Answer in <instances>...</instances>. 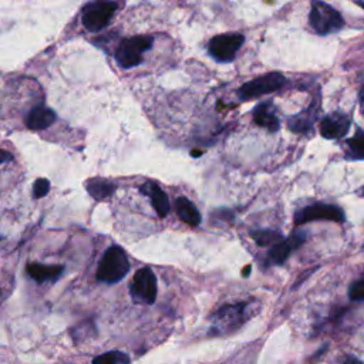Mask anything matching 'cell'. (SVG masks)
Here are the masks:
<instances>
[{
	"instance_id": "cell-15",
	"label": "cell",
	"mask_w": 364,
	"mask_h": 364,
	"mask_svg": "<svg viewBox=\"0 0 364 364\" xmlns=\"http://www.w3.org/2000/svg\"><path fill=\"white\" fill-rule=\"evenodd\" d=\"M27 274L36 280L37 283H44V282H54L57 280L63 272L64 266L61 264H40V263H28L26 266Z\"/></svg>"
},
{
	"instance_id": "cell-4",
	"label": "cell",
	"mask_w": 364,
	"mask_h": 364,
	"mask_svg": "<svg viewBox=\"0 0 364 364\" xmlns=\"http://www.w3.org/2000/svg\"><path fill=\"white\" fill-rule=\"evenodd\" d=\"M117 11V4L109 0H94L82 9L81 23L88 31H100L108 26Z\"/></svg>"
},
{
	"instance_id": "cell-2",
	"label": "cell",
	"mask_w": 364,
	"mask_h": 364,
	"mask_svg": "<svg viewBox=\"0 0 364 364\" xmlns=\"http://www.w3.org/2000/svg\"><path fill=\"white\" fill-rule=\"evenodd\" d=\"M309 21L313 30L321 36L334 33L344 26V20L341 14L333 9L330 4L321 0H313Z\"/></svg>"
},
{
	"instance_id": "cell-20",
	"label": "cell",
	"mask_w": 364,
	"mask_h": 364,
	"mask_svg": "<svg viewBox=\"0 0 364 364\" xmlns=\"http://www.w3.org/2000/svg\"><path fill=\"white\" fill-rule=\"evenodd\" d=\"M252 239L256 242V245L259 246H269V245H274L276 242L282 240L283 236L273 230V229H257V230H252L250 232Z\"/></svg>"
},
{
	"instance_id": "cell-27",
	"label": "cell",
	"mask_w": 364,
	"mask_h": 364,
	"mask_svg": "<svg viewBox=\"0 0 364 364\" xmlns=\"http://www.w3.org/2000/svg\"><path fill=\"white\" fill-rule=\"evenodd\" d=\"M360 101H363L364 102V87L361 88V91H360Z\"/></svg>"
},
{
	"instance_id": "cell-13",
	"label": "cell",
	"mask_w": 364,
	"mask_h": 364,
	"mask_svg": "<svg viewBox=\"0 0 364 364\" xmlns=\"http://www.w3.org/2000/svg\"><path fill=\"white\" fill-rule=\"evenodd\" d=\"M253 121L259 127H262L270 132H276L280 128V121L277 118L276 108L272 101H263L255 107Z\"/></svg>"
},
{
	"instance_id": "cell-10",
	"label": "cell",
	"mask_w": 364,
	"mask_h": 364,
	"mask_svg": "<svg viewBox=\"0 0 364 364\" xmlns=\"http://www.w3.org/2000/svg\"><path fill=\"white\" fill-rule=\"evenodd\" d=\"M307 239V233L304 230H294L287 239H282L279 242H276L272 249L269 250L267 253V257H266V263L267 264H282L286 262V259L289 257L290 252L293 249H297L300 247Z\"/></svg>"
},
{
	"instance_id": "cell-26",
	"label": "cell",
	"mask_w": 364,
	"mask_h": 364,
	"mask_svg": "<svg viewBox=\"0 0 364 364\" xmlns=\"http://www.w3.org/2000/svg\"><path fill=\"white\" fill-rule=\"evenodd\" d=\"M250 269H252V267H250V264H249V266H246V267L243 269V276H247V274H249V272H250Z\"/></svg>"
},
{
	"instance_id": "cell-18",
	"label": "cell",
	"mask_w": 364,
	"mask_h": 364,
	"mask_svg": "<svg viewBox=\"0 0 364 364\" xmlns=\"http://www.w3.org/2000/svg\"><path fill=\"white\" fill-rule=\"evenodd\" d=\"M175 208H176V213L182 222L188 223L192 228H195L200 223V213L188 198H183V196L178 198L175 202Z\"/></svg>"
},
{
	"instance_id": "cell-12",
	"label": "cell",
	"mask_w": 364,
	"mask_h": 364,
	"mask_svg": "<svg viewBox=\"0 0 364 364\" xmlns=\"http://www.w3.org/2000/svg\"><path fill=\"white\" fill-rule=\"evenodd\" d=\"M317 102L314 101L309 108L304 111L294 114L293 117H289L287 119V127L290 131L301 135H307L313 131L314 122L317 119Z\"/></svg>"
},
{
	"instance_id": "cell-24",
	"label": "cell",
	"mask_w": 364,
	"mask_h": 364,
	"mask_svg": "<svg viewBox=\"0 0 364 364\" xmlns=\"http://www.w3.org/2000/svg\"><path fill=\"white\" fill-rule=\"evenodd\" d=\"M13 159V155L9 152V151H4V149H0V165L4 164V162H9Z\"/></svg>"
},
{
	"instance_id": "cell-19",
	"label": "cell",
	"mask_w": 364,
	"mask_h": 364,
	"mask_svg": "<svg viewBox=\"0 0 364 364\" xmlns=\"http://www.w3.org/2000/svg\"><path fill=\"white\" fill-rule=\"evenodd\" d=\"M347 156L350 159H364V131H357L347 139Z\"/></svg>"
},
{
	"instance_id": "cell-11",
	"label": "cell",
	"mask_w": 364,
	"mask_h": 364,
	"mask_svg": "<svg viewBox=\"0 0 364 364\" xmlns=\"http://www.w3.org/2000/svg\"><path fill=\"white\" fill-rule=\"evenodd\" d=\"M351 121L343 112H333L324 117L320 122V134L326 139H338L350 129Z\"/></svg>"
},
{
	"instance_id": "cell-6",
	"label": "cell",
	"mask_w": 364,
	"mask_h": 364,
	"mask_svg": "<svg viewBox=\"0 0 364 364\" xmlns=\"http://www.w3.org/2000/svg\"><path fill=\"white\" fill-rule=\"evenodd\" d=\"M286 84V77L280 73H267L255 80L245 82L237 90V97L240 101H247L257 98L264 94H270L273 91L280 90Z\"/></svg>"
},
{
	"instance_id": "cell-8",
	"label": "cell",
	"mask_w": 364,
	"mask_h": 364,
	"mask_svg": "<svg viewBox=\"0 0 364 364\" xmlns=\"http://www.w3.org/2000/svg\"><path fill=\"white\" fill-rule=\"evenodd\" d=\"M129 293L136 303L152 304L156 299V277L149 267H141L132 277Z\"/></svg>"
},
{
	"instance_id": "cell-25",
	"label": "cell",
	"mask_w": 364,
	"mask_h": 364,
	"mask_svg": "<svg viewBox=\"0 0 364 364\" xmlns=\"http://www.w3.org/2000/svg\"><path fill=\"white\" fill-rule=\"evenodd\" d=\"M203 152L202 151H199V149H193L192 151V156H199V155H202Z\"/></svg>"
},
{
	"instance_id": "cell-17",
	"label": "cell",
	"mask_w": 364,
	"mask_h": 364,
	"mask_svg": "<svg viewBox=\"0 0 364 364\" xmlns=\"http://www.w3.org/2000/svg\"><path fill=\"white\" fill-rule=\"evenodd\" d=\"M85 189L95 200H102L115 192L117 185L104 178H90L85 182Z\"/></svg>"
},
{
	"instance_id": "cell-9",
	"label": "cell",
	"mask_w": 364,
	"mask_h": 364,
	"mask_svg": "<svg viewBox=\"0 0 364 364\" xmlns=\"http://www.w3.org/2000/svg\"><path fill=\"white\" fill-rule=\"evenodd\" d=\"M243 41H245V37L240 33L219 34L209 41L208 51L216 61L229 63L235 58Z\"/></svg>"
},
{
	"instance_id": "cell-22",
	"label": "cell",
	"mask_w": 364,
	"mask_h": 364,
	"mask_svg": "<svg viewBox=\"0 0 364 364\" xmlns=\"http://www.w3.org/2000/svg\"><path fill=\"white\" fill-rule=\"evenodd\" d=\"M348 297L353 301H363L364 300V276L350 284Z\"/></svg>"
},
{
	"instance_id": "cell-23",
	"label": "cell",
	"mask_w": 364,
	"mask_h": 364,
	"mask_svg": "<svg viewBox=\"0 0 364 364\" xmlns=\"http://www.w3.org/2000/svg\"><path fill=\"white\" fill-rule=\"evenodd\" d=\"M50 191V182L46 178H38L36 179L34 185H33V196L36 199L44 198Z\"/></svg>"
},
{
	"instance_id": "cell-14",
	"label": "cell",
	"mask_w": 364,
	"mask_h": 364,
	"mask_svg": "<svg viewBox=\"0 0 364 364\" xmlns=\"http://www.w3.org/2000/svg\"><path fill=\"white\" fill-rule=\"evenodd\" d=\"M139 189L144 195H146L151 199L152 206L158 213V216L165 218L169 212V200L166 193L162 191V188L154 181H146L145 183L141 185Z\"/></svg>"
},
{
	"instance_id": "cell-16",
	"label": "cell",
	"mask_w": 364,
	"mask_h": 364,
	"mask_svg": "<svg viewBox=\"0 0 364 364\" xmlns=\"http://www.w3.org/2000/svg\"><path fill=\"white\" fill-rule=\"evenodd\" d=\"M55 118L57 115L51 108L40 105L28 112V115L26 117V125L28 129L40 131L48 128L55 121Z\"/></svg>"
},
{
	"instance_id": "cell-1",
	"label": "cell",
	"mask_w": 364,
	"mask_h": 364,
	"mask_svg": "<svg viewBox=\"0 0 364 364\" xmlns=\"http://www.w3.org/2000/svg\"><path fill=\"white\" fill-rule=\"evenodd\" d=\"M128 272H129V262H128L127 253L121 246L112 245L105 250L104 256L101 257L95 276L100 282L114 284L122 280Z\"/></svg>"
},
{
	"instance_id": "cell-5",
	"label": "cell",
	"mask_w": 364,
	"mask_h": 364,
	"mask_svg": "<svg viewBox=\"0 0 364 364\" xmlns=\"http://www.w3.org/2000/svg\"><path fill=\"white\" fill-rule=\"evenodd\" d=\"M247 309H249L247 303H236V304L222 306L212 316V321H213L212 333L222 334V333L239 328L249 317Z\"/></svg>"
},
{
	"instance_id": "cell-7",
	"label": "cell",
	"mask_w": 364,
	"mask_h": 364,
	"mask_svg": "<svg viewBox=\"0 0 364 364\" xmlns=\"http://www.w3.org/2000/svg\"><path fill=\"white\" fill-rule=\"evenodd\" d=\"M313 220L344 222L346 215L340 206H337L334 203H324V202L304 206L294 213V225L296 226H301V225H304L307 222H313Z\"/></svg>"
},
{
	"instance_id": "cell-21",
	"label": "cell",
	"mask_w": 364,
	"mask_h": 364,
	"mask_svg": "<svg viewBox=\"0 0 364 364\" xmlns=\"http://www.w3.org/2000/svg\"><path fill=\"white\" fill-rule=\"evenodd\" d=\"M129 357L122 351H109L104 353L92 360L94 364H124L128 363Z\"/></svg>"
},
{
	"instance_id": "cell-3",
	"label": "cell",
	"mask_w": 364,
	"mask_h": 364,
	"mask_svg": "<svg viewBox=\"0 0 364 364\" xmlns=\"http://www.w3.org/2000/svg\"><path fill=\"white\" fill-rule=\"evenodd\" d=\"M152 37L134 36L119 43L115 51V60L122 68H132L142 63V55L152 47Z\"/></svg>"
}]
</instances>
